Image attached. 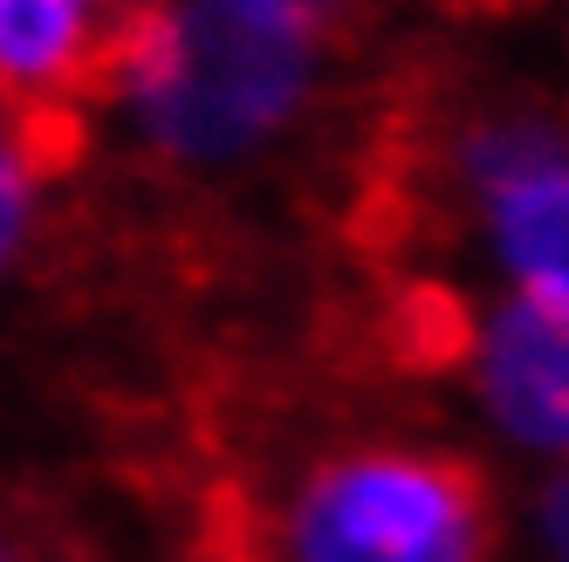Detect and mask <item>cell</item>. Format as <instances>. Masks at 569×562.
Here are the masks:
<instances>
[{"label": "cell", "instance_id": "5b68a950", "mask_svg": "<svg viewBox=\"0 0 569 562\" xmlns=\"http://www.w3.org/2000/svg\"><path fill=\"white\" fill-rule=\"evenodd\" d=\"M124 21V0H0V110L42 124L83 90H103Z\"/></svg>", "mask_w": 569, "mask_h": 562}, {"label": "cell", "instance_id": "ba28073f", "mask_svg": "<svg viewBox=\"0 0 569 562\" xmlns=\"http://www.w3.org/2000/svg\"><path fill=\"white\" fill-rule=\"evenodd\" d=\"M0 562H49L42 549H34V535L21 529V521H14L8 508H0Z\"/></svg>", "mask_w": 569, "mask_h": 562}, {"label": "cell", "instance_id": "7a4b0ae2", "mask_svg": "<svg viewBox=\"0 0 569 562\" xmlns=\"http://www.w3.org/2000/svg\"><path fill=\"white\" fill-rule=\"evenodd\" d=\"M501 508L487 473L412 432L322 446L268 508V562H495Z\"/></svg>", "mask_w": 569, "mask_h": 562}, {"label": "cell", "instance_id": "6da1fadb", "mask_svg": "<svg viewBox=\"0 0 569 562\" xmlns=\"http://www.w3.org/2000/svg\"><path fill=\"white\" fill-rule=\"evenodd\" d=\"M357 0H138L103 103L144 165L240 179L289 151L330 97Z\"/></svg>", "mask_w": 569, "mask_h": 562}, {"label": "cell", "instance_id": "52a82bcc", "mask_svg": "<svg viewBox=\"0 0 569 562\" xmlns=\"http://www.w3.org/2000/svg\"><path fill=\"white\" fill-rule=\"evenodd\" d=\"M521 549H528V562H569V466L528 480V494H521Z\"/></svg>", "mask_w": 569, "mask_h": 562}, {"label": "cell", "instance_id": "8992f818", "mask_svg": "<svg viewBox=\"0 0 569 562\" xmlns=\"http://www.w3.org/2000/svg\"><path fill=\"white\" fill-rule=\"evenodd\" d=\"M49 220V144L34 117L0 110V289L28 268Z\"/></svg>", "mask_w": 569, "mask_h": 562}, {"label": "cell", "instance_id": "277c9868", "mask_svg": "<svg viewBox=\"0 0 569 562\" xmlns=\"http://www.w3.org/2000/svg\"><path fill=\"white\" fill-rule=\"evenodd\" d=\"M453 384L487 453L528 480L569 466V295L480 289L453 337Z\"/></svg>", "mask_w": 569, "mask_h": 562}, {"label": "cell", "instance_id": "3957f363", "mask_svg": "<svg viewBox=\"0 0 569 562\" xmlns=\"http://www.w3.org/2000/svg\"><path fill=\"white\" fill-rule=\"evenodd\" d=\"M439 192L487 289L569 295V117L480 103L439 138Z\"/></svg>", "mask_w": 569, "mask_h": 562}]
</instances>
